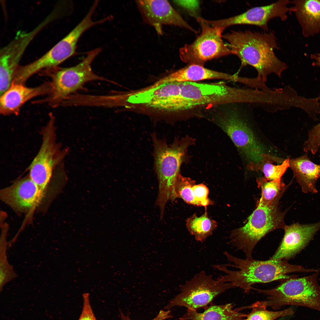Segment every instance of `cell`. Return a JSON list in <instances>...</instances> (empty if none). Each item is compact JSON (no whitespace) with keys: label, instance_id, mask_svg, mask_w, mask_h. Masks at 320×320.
Segmentation results:
<instances>
[{"label":"cell","instance_id":"obj_1","mask_svg":"<svg viewBox=\"0 0 320 320\" xmlns=\"http://www.w3.org/2000/svg\"><path fill=\"white\" fill-rule=\"evenodd\" d=\"M224 254L228 260L232 264L213 265L214 268L225 273L217 279L222 281L231 283L233 288H241L246 293L252 289V286L255 284L277 280L282 282L297 276H288V273L313 271L312 269L290 264L286 260L270 259L267 260H259L252 258L242 259L227 251H225Z\"/></svg>","mask_w":320,"mask_h":320},{"label":"cell","instance_id":"obj_2","mask_svg":"<svg viewBox=\"0 0 320 320\" xmlns=\"http://www.w3.org/2000/svg\"><path fill=\"white\" fill-rule=\"evenodd\" d=\"M223 37L228 41V46L233 54L240 60L241 66L248 65L254 68L257 73V77L265 83L272 73L281 77L288 67L274 53V50L278 47L272 33L233 31Z\"/></svg>","mask_w":320,"mask_h":320},{"label":"cell","instance_id":"obj_3","mask_svg":"<svg viewBox=\"0 0 320 320\" xmlns=\"http://www.w3.org/2000/svg\"><path fill=\"white\" fill-rule=\"evenodd\" d=\"M154 146V167L159 184V193L156 204L161 214H164L167 202L173 201L177 197L175 186L180 175L182 164L188 159L187 149L194 144L195 140L188 135L180 140L175 139L169 145L165 140L158 138L155 133L152 134Z\"/></svg>","mask_w":320,"mask_h":320},{"label":"cell","instance_id":"obj_4","mask_svg":"<svg viewBox=\"0 0 320 320\" xmlns=\"http://www.w3.org/2000/svg\"><path fill=\"white\" fill-rule=\"evenodd\" d=\"M284 192L268 203L259 200L255 210L242 227L233 230L229 242L242 251L247 258H252L253 251L258 242L273 231L284 229V218L287 210L283 212L279 207V202Z\"/></svg>","mask_w":320,"mask_h":320},{"label":"cell","instance_id":"obj_5","mask_svg":"<svg viewBox=\"0 0 320 320\" xmlns=\"http://www.w3.org/2000/svg\"><path fill=\"white\" fill-rule=\"evenodd\" d=\"M101 50L98 48L90 51L81 62L74 66L45 71L51 78L50 90L41 102L57 107L61 106L69 97L88 82L100 81L111 83V81L94 73L91 68L92 63Z\"/></svg>","mask_w":320,"mask_h":320},{"label":"cell","instance_id":"obj_6","mask_svg":"<svg viewBox=\"0 0 320 320\" xmlns=\"http://www.w3.org/2000/svg\"><path fill=\"white\" fill-rule=\"evenodd\" d=\"M318 272L307 276L294 277L282 281L269 289L253 288L267 296V300L260 301L267 307L278 310L286 305L301 306L320 312V287L317 281Z\"/></svg>","mask_w":320,"mask_h":320},{"label":"cell","instance_id":"obj_7","mask_svg":"<svg viewBox=\"0 0 320 320\" xmlns=\"http://www.w3.org/2000/svg\"><path fill=\"white\" fill-rule=\"evenodd\" d=\"M181 96L186 110L203 105L250 103L251 89L230 86L223 82H181Z\"/></svg>","mask_w":320,"mask_h":320},{"label":"cell","instance_id":"obj_8","mask_svg":"<svg viewBox=\"0 0 320 320\" xmlns=\"http://www.w3.org/2000/svg\"><path fill=\"white\" fill-rule=\"evenodd\" d=\"M230 283L214 279L202 271L180 287V292L169 301L164 310H170L177 306L196 310L210 303L227 290L233 288Z\"/></svg>","mask_w":320,"mask_h":320},{"label":"cell","instance_id":"obj_9","mask_svg":"<svg viewBox=\"0 0 320 320\" xmlns=\"http://www.w3.org/2000/svg\"><path fill=\"white\" fill-rule=\"evenodd\" d=\"M212 121L229 136L248 163H258L263 159L264 148L238 112L231 110L215 115Z\"/></svg>","mask_w":320,"mask_h":320},{"label":"cell","instance_id":"obj_10","mask_svg":"<svg viewBox=\"0 0 320 320\" xmlns=\"http://www.w3.org/2000/svg\"><path fill=\"white\" fill-rule=\"evenodd\" d=\"M197 20L201 27V33L192 43L180 49V57L183 61L203 66L209 60L233 55L223 41V29L210 25L201 17H198Z\"/></svg>","mask_w":320,"mask_h":320},{"label":"cell","instance_id":"obj_11","mask_svg":"<svg viewBox=\"0 0 320 320\" xmlns=\"http://www.w3.org/2000/svg\"><path fill=\"white\" fill-rule=\"evenodd\" d=\"M49 121L42 130L40 149L29 167V176L45 193L55 167L64 155L56 143L55 118L50 114Z\"/></svg>","mask_w":320,"mask_h":320},{"label":"cell","instance_id":"obj_12","mask_svg":"<svg viewBox=\"0 0 320 320\" xmlns=\"http://www.w3.org/2000/svg\"><path fill=\"white\" fill-rule=\"evenodd\" d=\"M292 1L279 0L265 6L251 8L241 14L224 19L217 20H206L210 25L222 28L234 25H248L260 27L264 31L268 30V23L274 18H279L282 21L287 20V14L293 12V7H289Z\"/></svg>","mask_w":320,"mask_h":320},{"label":"cell","instance_id":"obj_13","mask_svg":"<svg viewBox=\"0 0 320 320\" xmlns=\"http://www.w3.org/2000/svg\"><path fill=\"white\" fill-rule=\"evenodd\" d=\"M49 23L45 19L29 32L19 31L13 39L0 50V88L8 89L13 80L19 63L27 47L36 35Z\"/></svg>","mask_w":320,"mask_h":320},{"label":"cell","instance_id":"obj_14","mask_svg":"<svg viewBox=\"0 0 320 320\" xmlns=\"http://www.w3.org/2000/svg\"><path fill=\"white\" fill-rule=\"evenodd\" d=\"M41 191L29 176L18 179L1 190V199L15 211L25 213L34 210L43 199Z\"/></svg>","mask_w":320,"mask_h":320},{"label":"cell","instance_id":"obj_15","mask_svg":"<svg viewBox=\"0 0 320 320\" xmlns=\"http://www.w3.org/2000/svg\"><path fill=\"white\" fill-rule=\"evenodd\" d=\"M320 229V221L307 224L294 223L285 225L282 241L270 259L288 260L303 249Z\"/></svg>","mask_w":320,"mask_h":320},{"label":"cell","instance_id":"obj_16","mask_svg":"<svg viewBox=\"0 0 320 320\" xmlns=\"http://www.w3.org/2000/svg\"><path fill=\"white\" fill-rule=\"evenodd\" d=\"M136 2L145 20L153 26L159 33H161V27L163 25L179 26L197 33L167 1L139 0Z\"/></svg>","mask_w":320,"mask_h":320},{"label":"cell","instance_id":"obj_17","mask_svg":"<svg viewBox=\"0 0 320 320\" xmlns=\"http://www.w3.org/2000/svg\"><path fill=\"white\" fill-rule=\"evenodd\" d=\"M50 89L49 82L29 87L24 84L12 82L9 87L0 95V113L4 115H17L26 102L37 96L48 94Z\"/></svg>","mask_w":320,"mask_h":320},{"label":"cell","instance_id":"obj_18","mask_svg":"<svg viewBox=\"0 0 320 320\" xmlns=\"http://www.w3.org/2000/svg\"><path fill=\"white\" fill-rule=\"evenodd\" d=\"M210 79L228 80L243 84L246 80L245 77L214 71L204 68V66L192 64H189L161 79L155 83V84L158 86L171 82H197Z\"/></svg>","mask_w":320,"mask_h":320},{"label":"cell","instance_id":"obj_19","mask_svg":"<svg viewBox=\"0 0 320 320\" xmlns=\"http://www.w3.org/2000/svg\"><path fill=\"white\" fill-rule=\"evenodd\" d=\"M294 12L305 37L320 33V0H294Z\"/></svg>","mask_w":320,"mask_h":320},{"label":"cell","instance_id":"obj_20","mask_svg":"<svg viewBox=\"0 0 320 320\" xmlns=\"http://www.w3.org/2000/svg\"><path fill=\"white\" fill-rule=\"evenodd\" d=\"M289 165L302 192L305 193H317L316 183L320 177V164L313 162L306 153L298 158L290 159Z\"/></svg>","mask_w":320,"mask_h":320},{"label":"cell","instance_id":"obj_21","mask_svg":"<svg viewBox=\"0 0 320 320\" xmlns=\"http://www.w3.org/2000/svg\"><path fill=\"white\" fill-rule=\"evenodd\" d=\"M181 83H164L154 87H150L130 95L127 101L132 103L142 104L152 108L166 100L180 96Z\"/></svg>","mask_w":320,"mask_h":320},{"label":"cell","instance_id":"obj_22","mask_svg":"<svg viewBox=\"0 0 320 320\" xmlns=\"http://www.w3.org/2000/svg\"><path fill=\"white\" fill-rule=\"evenodd\" d=\"M233 306L229 303L225 305H213L201 313L196 310L188 309L187 312L179 318L180 320H244L247 314L239 312L238 309H233Z\"/></svg>","mask_w":320,"mask_h":320},{"label":"cell","instance_id":"obj_23","mask_svg":"<svg viewBox=\"0 0 320 320\" xmlns=\"http://www.w3.org/2000/svg\"><path fill=\"white\" fill-rule=\"evenodd\" d=\"M263 158L260 162L248 163L247 168L249 171H262L264 177L269 180L281 179L289 166V158L283 161L282 159L265 153Z\"/></svg>","mask_w":320,"mask_h":320},{"label":"cell","instance_id":"obj_24","mask_svg":"<svg viewBox=\"0 0 320 320\" xmlns=\"http://www.w3.org/2000/svg\"><path fill=\"white\" fill-rule=\"evenodd\" d=\"M186 226L195 239L201 243L211 236L217 228L216 221L209 218L206 209L204 214L198 217L194 214L187 219Z\"/></svg>","mask_w":320,"mask_h":320},{"label":"cell","instance_id":"obj_25","mask_svg":"<svg viewBox=\"0 0 320 320\" xmlns=\"http://www.w3.org/2000/svg\"><path fill=\"white\" fill-rule=\"evenodd\" d=\"M266 308L264 305L257 301L251 305L238 309L239 311L245 308L252 309L244 320H275L281 317L292 316L294 313L293 309L291 308L279 311H269Z\"/></svg>","mask_w":320,"mask_h":320},{"label":"cell","instance_id":"obj_26","mask_svg":"<svg viewBox=\"0 0 320 320\" xmlns=\"http://www.w3.org/2000/svg\"><path fill=\"white\" fill-rule=\"evenodd\" d=\"M256 182L261 191L259 200L265 203L272 202L287 188L281 179L270 180L265 177H259L256 179Z\"/></svg>","mask_w":320,"mask_h":320},{"label":"cell","instance_id":"obj_27","mask_svg":"<svg viewBox=\"0 0 320 320\" xmlns=\"http://www.w3.org/2000/svg\"><path fill=\"white\" fill-rule=\"evenodd\" d=\"M195 185L194 180L180 174L176 183L175 192L177 197L181 198L186 203L199 206L195 200L192 188Z\"/></svg>","mask_w":320,"mask_h":320},{"label":"cell","instance_id":"obj_28","mask_svg":"<svg viewBox=\"0 0 320 320\" xmlns=\"http://www.w3.org/2000/svg\"><path fill=\"white\" fill-rule=\"evenodd\" d=\"M308 136L303 145L304 151L306 153L310 151L314 155L320 148V122L309 130Z\"/></svg>","mask_w":320,"mask_h":320},{"label":"cell","instance_id":"obj_29","mask_svg":"<svg viewBox=\"0 0 320 320\" xmlns=\"http://www.w3.org/2000/svg\"><path fill=\"white\" fill-rule=\"evenodd\" d=\"M195 198L199 206L206 207L213 204L208 197L209 191L204 185H195L192 188Z\"/></svg>","mask_w":320,"mask_h":320},{"label":"cell","instance_id":"obj_30","mask_svg":"<svg viewBox=\"0 0 320 320\" xmlns=\"http://www.w3.org/2000/svg\"><path fill=\"white\" fill-rule=\"evenodd\" d=\"M82 296L83 307L78 320H97L91 307L89 294L84 293Z\"/></svg>","mask_w":320,"mask_h":320},{"label":"cell","instance_id":"obj_31","mask_svg":"<svg viewBox=\"0 0 320 320\" xmlns=\"http://www.w3.org/2000/svg\"><path fill=\"white\" fill-rule=\"evenodd\" d=\"M171 311L165 310H161L157 315L150 320H165L172 317ZM121 320H132L128 315H126L120 311Z\"/></svg>","mask_w":320,"mask_h":320},{"label":"cell","instance_id":"obj_32","mask_svg":"<svg viewBox=\"0 0 320 320\" xmlns=\"http://www.w3.org/2000/svg\"><path fill=\"white\" fill-rule=\"evenodd\" d=\"M310 58L313 60L312 64L313 66L320 67V53L311 54Z\"/></svg>","mask_w":320,"mask_h":320},{"label":"cell","instance_id":"obj_33","mask_svg":"<svg viewBox=\"0 0 320 320\" xmlns=\"http://www.w3.org/2000/svg\"><path fill=\"white\" fill-rule=\"evenodd\" d=\"M319 156V157H320V156Z\"/></svg>","mask_w":320,"mask_h":320}]
</instances>
